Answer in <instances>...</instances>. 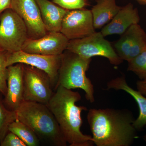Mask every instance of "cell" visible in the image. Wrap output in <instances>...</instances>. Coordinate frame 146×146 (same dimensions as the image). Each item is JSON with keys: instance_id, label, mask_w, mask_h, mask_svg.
Returning a JSON list of instances; mask_svg holds the SVG:
<instances>
[{"instance_id": "6da1fadb", "label": "cell", "mask_w": 146, "mask_h": 146, "mask_svg": "<svg viewBox=\"0 0 146 146\" xmlns=\"http://www.w3.org/2000/svg\"><path fill=\"white\" fill-rule=\"evenodd\" d=\"M87 119L97 146H129L136 138L134 120L127 110L93 108Z\"/></svg>"}, {"instance_id": "7a4b0ae2", "label": "cell", "mask_w": 146, "mask_h": 146, "mask_svg": "<svg viewBox=\"0 0 146 146\" xmlns=\"http://www.w3.org/2000/svg\"><path fill=\"white\" fill-rule=\"evenodd\" d=\"M46 105L59 124L67 143L70 146H92V136L83 134L81 113L87 108L78 106L76 103L81 99L77 91L58 86Z\"/></svg>"}, {"instance_id": "3957f363", "label": "cell", "mask_w": 146, "mask_h": 146, "mask_svg": "<svg viewBox=\"0 0 146 146\" xmlns=\"http://www.w3.org/2000/svg\"><path fill=\"white\" fill-rule=\"evenodd\" d=\"M15 112L16 119L31 128L39 140L53 145H67L59 124L46 105L24 101Z\"/></svg>"}, {"instance_id": "277c9868", "label": "cell", "mask_w": 146, "mask_h": 146, "mask_svg": "<svg viewBox=\"0 0 146 146\" xmlns=\"http://www.w3.org/2000/svg\"><path fill=\"white\" fill-rule=\"evenodd\" d=\"M91 61L65 50L62 54L58 78L55 89L61 86L66 89H80L85 93L86 100L95 102L94 86L86 76Z\"/></svg>"}, {"instance_id": "5b68a950", "label": "cell", "mask_w": 146, "mask_h": 146, "mask_svg": "<svg viewBox=\"0 0 146 146\" xmlns=\"http://www.w3.org/2000/svg\"><path fill=\"white\" fill-rule=\"evenodd\" d=\"M104 37L101 32L96 31L84 38L69 40L67 50L83 58L91 59L94 56H102L107 58L112 65H120L123 60Z\"/></svg>"}, {"instance_id": "8992f818", "label": "cell", "mask_w": 146, "mask_h": 146, "mask_svg": "<svg viewBox=\"0 0 146 146\" xmlns=\"http://www.w3.org/2000/svg\"><path fill=\"white\" fill-rule=\"evenodd\" d=\"M29 38L26 25L11 9L0 16V48L9 53L19 51Z\"/></svg>"}, {"instance_id": "52a82bcc", "label": "cell", "mask_w": 146, "mask_h": 146, "mask_svg": "<svg viewBox=\"0 0 146 146\" xmlns=\"http://www.w3.org/2000/svg\"><path fill=\"white\" fill-rule=\"evenodd\" d=\"M24 101L47 105L54 92L47 73L33 66L24 64Z\"/></svg>"}, {"instance_id": "ba28073f", "label": "cell", "mask_w": 146, "mask_h": 146, "mask_svg": "<svg viewBox=\"0 0 146 146\" xmlns=\"http://www.w3.org/2000/svg\"><path fill=\"white\" fill-rule=\"evenodd\" d=\"M62 54L57 56L45 55L28 53L21 50L16 52H8L7 57L6 65L8 67L16 63H23L42 70L49 76L52 87L55 88L58 78Z\"/></svg>"}, {"instance_id": "9c48e42d", "label": "cell", "mask_w": 146, "mask_h": 146, "mask_svg": "<svg viewBox=\"0 0 146 146\" xmlns=\"http://www.w3.org/2000/svg\"><path fill=\"white\" fill-rule=\"evenodd\" d=\"M95 29L91 11L83 8L68 11L60 32L70 40L89 36L96 32Z\"/></svg>"}, {"instance_id": "30bf717a", "label": "cell", "mask_w": 146, "mask_h": 146, "mask_svg": "<svg viewBox=\"0 0 146 146\" xmlns=\"http://www.w3.org/2000/svg\"><path fill=\"white\" fill-rule=\"evenodd\" d=\"M26 25L29 38L37 39L48 33L35 0H11V8Z\"/></svg>"}, {"instance_id": "8fae6325", "label": "cell", "mask_w": 146, "mask_h": 146, "mask_svg": "<svg viewBox=\"0 0 146 146\" xmlns=\"http://www.w3.org/2000/svg\"><path fill=\"white\" fill-rule=\"evenodd\" d=\"M120 58L129 62L146 48V33L138 24L131 26L114 45Z\"/></svg>"}, {"instance_id": "7c38bea8", "label": "cell", "mask_w": 146, "mask_h": 146, "mask_svg": "<svg viewBox=\"0 0 146 146\" xmlns=\"http://www.w3.org/2000/svg\"><path fill=\"white\" fill-rule=\"evenodd\" d=\"M69 40L60 32H48L37 39L28 38L22 50L28 53L60 55L67 50Z\"/></svg>"}, {"instance_id": "4fadbf2b", "label": "cell", "mask_w": 146, "mask_h": 146, "mask_svg": "<svg viewBox=\"0 0 146 146\" xmlns=\"http://www.w3.org/2000/svg\"><path fill=\"white\" fill-rule=\"evenodd\" d=\"M24 64L7 67V90L3 101L8 110L16 112L24 101Z\"/></svg>"}, {"instance_id": "5bb4252c", "label": "cell", "mask_w": 146, "mask_h": 146, "mask_svg": "<svg viewBox=\"0 0 146 146\" xmlns=\"http://www.w3.org/2000/svg\"><path fill=\"white\" fill-rule=\"evenodd\" d=\"M140 20L138 9L129 3L121 7L109 23L103 28L101 32L104 36L115 34L121 35L131 26L138 24Z\"/></svg>"}, {"instance_id": "9a60e30c", "label": "cell", "mask_w": 146, "mask_h": 146, "mask_svg": "<svg viewBox=\"0 0 146 146\" xmlns=\"http://www.w3.org/2000/svg\"><path fill=\"white\" fill-rule=\"evenodd\" d=\"M39 6L43 24L48 32H60L63 18L68 10L48 0H35Z\"/></svg>"}, {"instance_id": "2e32d148", "label": "cell", "mask_w": 146, "mask_h": 146, "mask_svg": "<svg viewBox=\"0 0 146 146\" xmlns=\"http://www.w3.org/2000/svg\"><path fill=\"white\" fill-rule=\"evenodd\" d=\"M108 89L122 90L131 95L138 105L139 115L134 120L133 125L136 129H140L146 125V97L139 91L134 90L129 86L124 76L119 77L108 82Z\"/></svg>"}, {"instance_id": "e0dca14e", "label": "cell", "mask_w": 146, "mask_h": 146, "mask_svg": "<svg viewBox=\"0 0 146 146\" xmlns=\"http://www.w3.org/2000/svg\"><path fill=\"white\" fill-rule=\"evenodd\" d=\"M91 10L95 29L102 28L110 22L121 9L116 0H96Z\"/></svg>"}, {"instance_id": "ac0fdd59", "label": "cell", "mask_w": 146, "mask_h": 146, "mask_svg": "<svg viewBox=\"0 0 146 146\" xmlns=\"http://www.w3.org/2000/svg\"><path fill=\"white\" fill-rule=\"evenodd\" d=\"M8 131L17 135L27 146H37L40 144V140L31 128L19 120L11 123Z\"/></svg>"}, {"instance_id": "d6986e66", "label": "cell", "mask_w": 146, "mask_h": 146, "mask_svg": "<svg viewBox=\"0 0 146 146\" xmlns=\"http://www.w3.org/2000/svg\"><path fill=\"white\" fill-rule=\"evenodd\" d=\"M3 97L0 92V143L8 132L9 124L16 120V112L6 108L4 103Z\"/></svg>"}, {"instance_id": "ffe728a7", "label": "cell", "mask_w": 146, "mask_h": 146, "mask_svg": "<svg viewBox=\"0 0 146 146\" xmlns=\"http://www.w3.org/2000/svg\"><path fill=\"white\" fill-rule=\"evenodd\" d=\"M127 70L133 72L141 80L146 79V48L128 62Z\"/></svg>"}, {"instance_id": "44dd1931", "label": "cell", "mask_w": 146, "mask_h": 146, "mask_svg": "<svg viewBox=\"0 0 146 146\" xmlns=\"http://www.w3.org/2000/svg\"><path fill=\"white\" fill-rule=\"evenodd\" d=\"M8 53L0 50V92L4 97L7 90V67L6 63Z\"/></svg>"}, {"instance_id": "7402d4cb", "label": "cell", "mask_w": 146, "mask_h": 146, "mask_svg": "<svg viewBox=\"0 0 146 146\" xmlns=\"http://www.w3.org/2000/svg\"><path fill=\"white\" fill-rule=\"evenodd\" d=\"M53 2L68 10L81 9L89 5L87 0H53Z\"/></svg>"}, {"instance_id": "603a6c76", "label": "cell", "mask_w": 146, "mask_h": 146, "mask_svg": "<svg viewBox=\"0 0 146 146\" xmlns=\"http://www.w3.org/2000/svg\"><path fill=\"white\" fill-rule=\"evenodd\" d=\"M1 146H27L14 133L8 131L3 141Z\"/></svg>"}, {"instance_id": "cb8c5ba5", "label": "cell", "mask_w": 146, "mask_h": 146, "mask_svg": "<svg viewBox=\"0 0 146 146\" xmlns=\"http://www.w3.org/2000/svg\"><path fill=\"white\" fill-rule=\"evenodd\" d=\"M136 86L137 90L146 97V79L137 82Z\"/></svg>"}, {"instance_id": "d4e9b609", "label": "cell", "mask_w": 146, "mask_h": 146, "mask_svg": "<svg viewBox=\"0 0 146 146\" xmlns=\"http://www.w3.org/2000/svg\"><path fill=\"white\" fill-rule=\"evenodd\" d=\"M11 0H0V16L7 9L11 8Z\"/></svg>"}, {"instance_id": "484cf974", "label": "cell", "mask_w": 146, "mask_h": 146, "mask_svg": "<svg viewBox=\"0 0 146 146\" xmlns=\"http://www.w3.org/2000/svg\"><path fill=\"white\" fill-rule=\"evenodd\" d=\"M140 4L142 5H146V0H135Z\"/></svg>"}, {"instance_id": "4316f807", "label": "cell", "mask_w": 146, "mask_h": 146, "mask_svg": "<svg viewBox=\"0 0 146 146\" xmlns=\"http://www.w3.org/2000/svg\"><path fill=\"white\" fill-rule=\"evenodd\" d=\"M0 50H3L1 49V48H0Z\"/></svg>"}]
</instances>
